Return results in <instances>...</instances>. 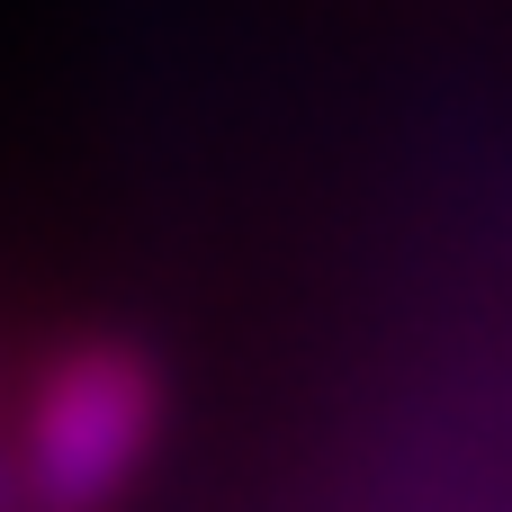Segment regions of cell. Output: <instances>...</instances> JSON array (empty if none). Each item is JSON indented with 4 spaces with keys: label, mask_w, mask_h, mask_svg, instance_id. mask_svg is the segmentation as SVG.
<instances>
[{
    "label": "cell",
    "mask_w": 512,
    "mask_h": 512,
    "mask_svg": "<svg viewBox=\"0 0 512 512\" xmlns=\"http://www.w3.org/2000/svg\"><path fill=\"white\" fill-rule=\"evenodd\" d=\"M171 432V360L135 333H72L0 414L18 512H117Z\"/></svg>",
    "instance_id": "cell-1"
}]
</instances>
